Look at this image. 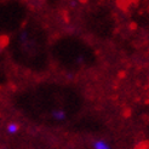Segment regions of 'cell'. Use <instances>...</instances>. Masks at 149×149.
Instances as JSON below:
<instances>
[{"label": "cell", "mask_w": 149, "mask_h": 149, "mask_svg": "<svg viewBox=\"0 0 149 149\" xmlns=\"http://www.w3.org/2000/svg\"><path fill=\"white\" fill-rule=\"evenodd\" d=\"M92 148L93 149H111V147L109 146V143L104 139H95L92 142Z\"/></svg>", "instance_id": "6da1fadb"}, {"label": "cell", "mask_w": 149, "mask_h": 149, "mask_svg": "<svg viewBox=\"0 0 149 149\" xmlns=\"http://www.w3.org/2000/svg\"><path fill=\"white\" fill-rule=\"evenodd\" d=\"M51 115H52V118H54L55 120H58V121H62L67 118L65 111L62 110V109H54L51 111Z\"/></svg>", "instance_id": "7a4b0ae2"}, {"label": "cell", "mask_w": 149, "mask_h": 149, "mask_svg": "<svg viewBox=\"0 0 149 149\" xmlns=\"http://www.w3.org/2000/svg\"><path fill=\"white\" fill-rule=\"evenodd\" d=\"M18 130H19V126L16 123H10L9 125H7V127H6V131L9 132L10 135H15V133H17Z\"/></svg>", "instance_id": "3957f363"}]
</instances>
